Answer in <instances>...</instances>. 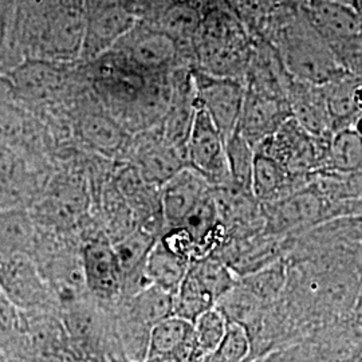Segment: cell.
<instances>
[{"instance_id":"obj_14","label":"cell","mask_w":362,"mask_h":362,"mask_svg":"<svg viewBox=\"0 0 362 362\" xmlns=\"http://www.w3.org/2000/svg\"><path fill=\"white\" fill-rule=\"evenodd\" d=\"M191 260L172 252L161 240L151 250L144 274L151 285L157 286L170 294H176L189 270Z\"/></svg>"},{"instance_id":"obj_25","label":"cell","mask_w":362,"mask_h":362,"mask_svg":"<svg viewBox=\"0 0 362 362\" xmlns=\"http://www.w3.org/2000/svg\"><path fill=\"white\" fill-rule=\"evenodd\" d=\"M137 317L151 329L173 315V294L155 285L140 290L133 300Z\"/></svg>"},{"instance_id":"obj_35","label":"cell","mask_w":362,"mask_h":362,"mask_svg":"<svg viewBox=\"0 0 362 362\" xmlns=\"http://www.w3.org/2000/svg\"><path fill=\"white\" fill-rule=\"evenodd\" d=\"M333 1H341V3L349 4V6H353V7H356L357 10H360V0H333ZM360 11H361V10H360Z\"/></svg>"},{"instance_id":"obj_36","label":"cell","mask_w":362,"mask_h":362,"mask_svg":"<svg viewBox=\"0 0 362 362\" xmlns=\"http://www.w3.org/2000/svg\"><path fill=\"white\" fill-rule=\"evenodd\" d=\"M3 38H4V19H3V16L0 13V46L3 43Z\"/></svg>"},{"instance_id":"obj_33","label":"cell","mask_w":362,"mask_h":362,"mask_svg":"<svg viewBox=\"0 0 362 362\" xmlns=\"http://www.w3.org/2000/svg\"><path fill=\"white\" fill-rule=\"evenodd\" d=\"M353 97H354V104L357 106L358 112L362 113V78H358V81L356 83Z\"/></svg>"},{"instance_id":"obj_2","label":"cell","mask_w":362,"mask_h":362,"mask_svg":"<svg viewBox=\"0 0 362 362\" xmlns=\"http://www.w3.org/2000/svg\"><path fill=\"white\" fill-rule=\"evenodd\" d=\"M257 40L226 7H208L192 43L194 66L214 76L246 78Z\"/></svg>"},{"instance_id":"obj_27","label":"cell","mask_w":362,"mask_h":362,"mask_svg":"<svg viewBox=\"0 0 362 362\" xmlns=\"http://www.w3.org/2000/svg\"><path fill=\"white\" fill-rule=\"evenodd\" d=\"M284 0H224V7L233 13L247 31L259 38L272 11Z\"/></svg>"},{"instance_id":"obj_20","label":"cell","mask_w":362,"mask_h":362,"mask_svg":"<svg viewBox=\"0 0 362 362\" xmlns=\"http://www.w3.org/2000/svg\"><path fill=\"white\" fill-rule=\"evenodd\" d=\"M227 158L231 185L243 192L252 194L255 148L238 130L227 140Z\"/></svg>"},{"instance_id":"obj_13","label":"cell","mask_w":362,"mask_h":362,"mask_svg":"<svg viewBox=\"0 0 362 362\" xmlns=\"http://www.w3.org/2000/svg\"><path fill=\"white\" fill-rule=\"evenodd\" d=\"M137 165L144 180L163 187L179 170L188 167V160L161 136L160 140L145 144L139 149Z\"/></svg>"},{"instance_id":"obj_30","label":"cell","mask_w":362,"mask_h":362,"mask_svg":"<svg viewBox=\"0 0 362 362\" xmlns=\"http://www.w3.org/2000/svg\"><path fill=\"white\" fill-rule=\"evenodd\" d=\"M338 62L349 76L362 78V25L360 33L349 47L341 54Z\"/></svg>"},{"instance_id":"obj_6","label":"cell","mask_w":362,"mask_h":362,"mask_svg":"<svg viewBox=\"0 0 362 362\" xmlns=\"http://www.w3.org/2000/svg\"><path fill=\"white\" fill-rule=\"evenodd\" d=\"M290 118H293V115L287 95L263 90L247 83L238 132L254 148L274 136Z\"/></svg>"},{"instance_id":"obj_19","label":"cell","mask_w":362,"mask_h":362,"mask_svg":"<svg viewBox=\"0 0 362 362\" xmlns=\"http://www.w3.org/2000/svg\"><path fill=\"white\" fill-rule=\"evenodd\" d=\"M189 272L194 274L199 285L215 303L236 286L233 270L223 259L208 255L206 258L194 260L191 262Z\"/></svg>"},{"instance_id":"obj_9","label":"cell","mask_w":362,"mask_h":362,"mask_svg":"<svg viewBox=\"0 0 362 362\" xmlns=\"http://www.w3.org/2000/svg\"><path fill=\"white\" fill-rule=\"evenodd\" d=\"M212 189L199 172L191 167L179 170L161 187V212L169 228L180 227L192 208Z\"/></svg>"},{"instance_id":"obj_10","label":"cell","mask_w":362,"mask_h":362,"mask_svg":"<svg viewBox=\"0 0 362 362\" xmlns=\"http://www.w3.org/2000/svg\"><path fill=\"white\" fill-rule=\"evenodd\" d=\"M287 98L293 118L303 129L317 139H332L333 128L322 86H313L291 79Z\"/></svg>"},{"instance_id":"obj_22","label":"cell","mask_w":362,"mask_h":362,"mask_svg":"<svg viewBox=\"0 0 362 362\" xmlns=\"http://www.w3.org/2000/svg\"><path fill=\"white\" fill-rule=\"evenodd\" d=\"M228 320L219 308H212L194 322V356L208 357L218 349L227 333Z\"/></svg>"},{"instance_id":"obj_17","label":"cell","mask_w":362,"mask_h":362,"mask_svg":"<svg viewBox=\"0 0 362 362\" xmlns=\"http://www.w3.org/2000/svg\"><path fill=\"white\" fill-rule=\"evenodd\" d=\"M188 345H194V324L172 315L151 329L148 357H170Z\"/></svg>"},{"instance_id":"obj_32","label":"cell","mask_w":362,"mask_h":362,"mask_svg":"<svg viewBox=\"0 0 362 362\" xmlns=\"http://www.w3.org/2000/svg\"><path fill=\"white\" fill-rule=\"evenodd\" d=\"M353 318H354V322L357 324V326L362 327V287L358 293V297L357 300L354 303V308H353Z\"/></svg>"},{"instance_id":"obj_23","label":"cell","mask_w":362,"mask_h":362,"mask_svg":"<svg viewBox=\"0 0 362 362\" xmlns=\"http://www.w3.org/2000/svg\"><path fill=\"white\" fill-rule=\"evenodd\" d=\"M88 27L81 13L76 10H67L55 18L50 31L52 49L59 54L78 52L86 39Z\"/></svg>"},{"instance_id":"obj_31","label":"cell","mask_w":362,"mask_h":362,"mask_svg":"<svg viewBox=\"0 0 362 362\" xmlns=\"http://www.w3.org/2000/svg\"><path fill=\"white\" fill-rule=\"evenodd\" d=\"M0 233L7 243H22L27 236L26 223L18 215L0 218Z\"/></svg>"},{"instance_id":"obj_7","label":"cell","mask_w":362,"mask_h":362,"mask_svg":"<svg viewBox=\"0 0 362 362\" xmlns=\"http://www.w3.org/2000/svg\"><path fill=\"white\" fill-rule=\"evenodd\" d=\"M299 3L311 26L329 45L338 59L360 33L361 11L333 0H299Z\"/></svg>"},{"instance_id":"obj_12","label":"cell","mask_w":362,"mask_h":362,"mask_svg":"<svg viewBox=\"0 0 362 362\" xmlns=\"http://www.w3.org/2000/svg\"><path fill=\"white\" fill-rule=\"evenodd\" d=\"M299 179L287 172V169L274 157L263 151L255 149L252 169V194L260 204H270L300 189Z\"/></svg>"},{"instance_id":"obj_18","label":"cell","mask_w":362,"mask_h":362,"mask_svg":"<svg viewBox=\"0 0 362 362\" xmlns=\"http://www.w3.org/2000/svg\"><path fill=\"white\" fill-rule=\"evenodd\" d=\"M357 81L358 78L346 74L345 77L322 86L333 134L338 130L351 128L356 118L361 115L353 97Z\"/></svg>"},{"instance_id":"obj_11","label":"cell","mask_w":362,"mask_h":362,"mask_svg":"<svg viewBox=\"0 0 362 362\" xmlns=\"http://www.w3.org/2000/svg\"><path fill=\"white\" fill-rule=\"evenodd\" d=\"M85 284L98 297L116 296L124 282L115 247L105 240H94L83 250Z\"/></svg>"},{"instance_id":"obj_4","label":"cell","mask_w":362,"mask_h":362,"mask_svg":"<svg viewBox=\"0 0 362 362\" xmlns=\"http://www.w3.org/2000/svg\"><path fill=\"white\" fill-rule=\"evenodd\" d=\"M188 167L199 172L212 188L230 187L227 141L207 112L197 105L187 146Z\"/></svg>"},{"instance_id":"obj_24","label":"cell","mask_w":362,"mask_h":362,"mask_svg":"<svg viewBox=\"0 0 362 362\" xmlns=\"http://www.w3.org/2000/svg\"><path fill=\"white\" fill-rule=\"evenodd\" d=\"M155 243L151 235L141 231L130 233L117 243L115 251L124 279L134 276L139 272H144L145 262Z\"/></svg>"},{"instance_id":"obj_1","label":"cell","mask_w":362,"mask_h":362,"mask_svg":"<svg viewBox=\"0 0 362 362\" xmlns=\"http://www.w3.org/2000/svg\"><path fill=\"white\" fill-rule=\"evenodd\" d=\"M259 38L270 45L293 81L325 86L348 74L311 26L299 0H284L269 16Z\"/></svg>"},{"instance_id":"obj_16","label":"cell","mask_w":362,"mask_h":362,"mask_svg":"<svg viewBox=\"0 0 362 362\" xmlns=\"http://www.w3.org/2000/svg\"><path fill=\"white\" fill-rule=\"evenodd\" d=\"M322 172L341 176L362 175V137L353 128L338 130L332 136Z\"/></svg>"},{"instance_id":"obj_26","label":"cell","mask_w":362,"mask_h":362,"mask_svg":"<svg viewBox=\"0 0 362 362\" xmlns=\"http://www.w3.org/2000/svg\"><path fill=\"white\" fill-rule=\"evenodd\" d=\"M82 133L94 148L107 153L116 152L125 143L122 128L112 118L101 115L86 117L82 122Z\"/></svg>"},{"instance_id":"obj_34","label":"cell","mask_w":362,"mask_h":362,"mask_svg":"<svg viewBox=\"0 0 362 362\" xmlns=\"http://www.w3.org/2000/svg\"><path fill=\"white\" fill-rule=\"evenodd\" d=\"M353 129L356 130L360 136L362 137V113L360 116L356 118V121H354V124H353V127H351Z\"/></svg>"},{"instance_id":"obj_28","label":"cell","mask_w":362,"mask_h":362,"mask_svg":"<svg viewBox=\"0 0 362 362\" xmlns=\"http://www.w3.org/2000/svg\"><path fill=\"white\" fill-rule=\"evenodd\" d=\"M251 348L250 336L242 325L228 322L227 333L218 349L206 357L207 362H243Z\"/></svg>"},{"instance_id":"obj_15","label":"cell","mask_w":362,"mask_h":362,"mask_svg":"<svg viewBox=\"0 0 362 362\" xmlns=\"http://www.w3.org/2000/svg\"><path fill=\"white\" fill-rule=\"evenodd\" d=\"M134 26L136 19L133 13L121 6H112L101 10L91 21L85 42H89L93 52H103L116 45Z\"/></svg>"},{"instance_id":"obj_5","label":"cell","mask_w":362,"mask_h":362,"mask_svg":"<svg viewBox=\"0 0 362 362\" xmlns=\"http://www.w3.org/2000/svg\"><path fill=\"white\" fill-rule=\"evenodd\" d=\"M262 212L274 233L308 227L326 216H342L341 207L320 188H300L278 202L262 204Z\"/></svg>"},{"instance_id":"obj_21","label":"cell","mask_w":362,"mask_h":362,"mask_svg":"<svg viewBox=\"0 0 362 362\" xmlns=\"http://www.w3.org/2000/svg\"><path fill=\"white\" fill-rule=\"evenodd\" d=\"M216 303L199 285L194 274L188 270L180 288L173 296V315L194 324L206 311L215 308Z\"/></svg>"},{"instance_id":"obj_8","label":"cell","mask_w":362,"mask_h":362,"mask_svg":"<svg viewBox=\"0 0 362 362\" xmlns=\"http://www.w3.org/2000/svg\"><path fill=\"white\" fill-rule=\"evenodd\" d=\"M121 52L145 73L164 74L173 69L180 57V43L163 30L136 26L121 39Z\"/></svg>"},{"instance_id":"obj_37","label":"cell","mask_w":362,"mask_h":362,"mask_svg":"<svg viewBox=\"0 0 362 362\" xmlns=\"http://www.w3.org/2000/svg\"><path fill=\"white\" fill-rule=\"evenodd\" d=\"M360 10L362 11V0H360Z\"/></svg>"},{"instance_id":"obj_3","label":"cell","mask_w":362,"mask_h":362,"mask_svg":"<svg viewBox=\"0 0 362 362\" xmlns=\"http://www.w3.org/2000/svg\"><path fill=\"white\" fill-rule=\"evenodd\" d=\"M196 103L211 117L226 141L238 130L246 97V78L220 77L192 66Z\"/></svg>"},{"instance_id":"obj_29","label":"cell","mask_w":362,"mask_h":362,"mask_svg":"<svg viewBox=\"0 0 362 362\" xmlns=\"http://www.w3.org/2000/svg\"><path fill=\"white\" fill-rule=\"evenodd\" d=\"M285 281V272L282 267L276 266L272 269H262L259 272L248 274L240 285L245 286L248 291H251L262 302H267L281 290Z\"/></svg>"}]
</instances>
